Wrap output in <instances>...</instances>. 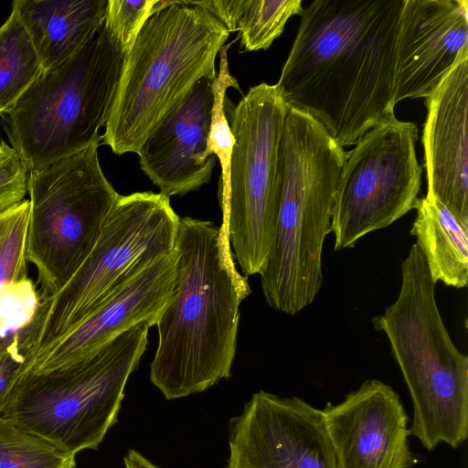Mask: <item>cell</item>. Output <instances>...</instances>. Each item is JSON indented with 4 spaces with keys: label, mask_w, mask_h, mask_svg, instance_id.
<instances>
[{
    "label": "cell",
    "mask_w": 468,
    "mask_h": 468,
    "mask_svg": "<svg viewBox=\"0 0 468 468\" xmlns=\"http://www.w3.org/2000/svg\"><path fill=\"white\" fill-rule=\"evenodd\" d=\"M405 0H314L276 90L340 146L395 117L397 43Z\"/></svg>",
    "instance_id": "obj_1"
},
{
    "label": "cell",
    "mask_w": 468,
    "mask_h": 468,
    "mask_svg": "<svg viewBox=\"0 0 468 468\" xmlns=\"http://www.w3.org/2000/svg\"><path fill=\"white\" fill-rule=\"evenodd\" d=\"M176 280L157 323L150 379L166 399L199 393L231 376L239 305L250 293L220 226L180 218Z\"/></svg>",
    "instance_id": "obj_2"
},
{
    "label": "cell",
    "mask_w": 468,
    "mask_h": 468,
    "mask_svg": "<svg viewBox=\"0 0 468 468\" xmlns=\"http://www.w3.org/2000/svg\"><path fill=\"white\" fill-rule=\"evenodd\" d=\"M346 159L344 148L312 115L287 107L279 150L276 233L260 278L265 301L294 315L323 284L324 242Z\"/></svg>",
    "instance_id": "obj_3"
},
{
    "label": "cell",
    "mask_w": 468,
    "mask_h": 468,
    "mask_svg": "<svg viewBox=\"0 0 468 468\" xmlns=\"http://www.w3.org/2000/svg\"><path fill=\"white\" fill-rule=\"evenodd\" d=\"M229 37L204 8L163 1L124 57L102 144L117 155L137 154L199 80L217 78L216 57Z\"/></svg>",
    "instance_id": "obj_4"
},
{
    "label": "cell",
    "mask_w": 468,
    "mask_h": 468,
    "mask_svg": "<svg viewBox=\"0 0 468 468\" xmlns=\"http://www.w3.org/2000/svg\"><path fill=\"white\" fill-rule=\"evenodd\" d=\"M426 260L413 243L401 262L396 301L372 318L383 332L413 403L410 435L432 451L468 436V357L453 344L435 298Z\"/></svg>",
    "instance_id": "obj_5"
},
{
    "label": "cell",
    "mask_w": 468,
    "mask_h": 468,
    "mask_svg": "<svg viewBox=\"0 0 468 468\" xmlns=\"http://www.w3.org/2000/svg\"><path fill=\"white\" fill-rule=\"evenodd\" d=\"M124 57L101 27L77 53L43 70L1 115L12 149L28 173L99 145Z\"/></svg>",
    "instance_id": "obj_6"
},
{
    "label": "cell",
    "mask_w": 468,
    "mask_h": 468,
    "mask_svg": "<svg viewBox=\"0 0 468 468\" xmlns=\"http://www.w3.org/2000/svg\"><path fill=\"white\" fill-rule=\"evenodd\" d=\"M154 324L139 323L88 356L47 373L27 370L2 416L75 456L97 449L116 422Z\"/></svg>",
    "instance_id": "obj_7"
},
{
    "label": "cell",
    "mask_w": 468,
    "mask_h": 468,
    "mask_svg": "<svg viewBox=\"0 0 468 468\" xmlns=\"http://www.w3.org/2000/svg\"><path fill=\"white\" fill-rule=\"evenodd\" d=\"M179 220L165 195H120L77 271L54 295L39 296L35 356L77 326L132 273L173 252Z\"/></svg>",
    "instance_id": "obj_8"
},
{
    "label": "cell",
    "mask_w": 468,
    "mask_h": 468,
    "mask_svg": "<svg viewBox=\"0 0 468 468\" xmlns=\"http://www.w3.org/2000/svg\"><path fill=\"white\" fill-rule=\"evenodd\" d=\"M225 110L234 137L221 229L246 275L260 274L272 247L279 214V150L287 106L275 85L251 87Z\"/></svg>",
    "instance_id": "obj_9"
},
{
    "label": "cell",
    "mask_w": 468,
    "mask_h": 468,
    "mask_svg": "<svg viewBox=\"0 0 468 468\" xmlns=\"http://www.w3.org/2000/svg\"><path fill=\"white\" fill-rule=\"evenodd\" d=\"M98 146L28 173L26 257L44 296L57 293L83 263L120 196L101 170Z\"/></svg>",
    "instance_id": "obj_10"
},
{
    "label": "cell",
    "mask_w": 468,
    "mask_h": 468,
    "mask_svg": "<svg viewBox=\"0 0 468 468\" xmlns=\"http://www.w3.org/2000/svg\"><path fill=\"white\" fill-rule=\"evenodd\" d=\"M418 128L395 117L370 129L346 153L331 219L334 249L353 248L414 209L421 183Z\"/></svg>",
    "instance_id": "obj_11"
},
{
    "label": "cell",
    "mask_w": 468,
    "mask_h": 468,
    "mask_svg": "<svg viewBox=\"0 0 468 468\" xmlns=\"http://www.w3.org/2000/svg\"><path fill=\"white\" fill-rule=\"evenodd\" d=\"M228 468H339L322 410L259 391L229 421Z\"/></svg>",
    "instance_id": "obj_12"
},
{
    "label": "cell",
    "mask_w": 468,
    "mask_h": 468,
    "mask_svg": "<svg viewBox=\"0 0 468 468\" xmlns=\"http://www.w3.org/2000/svg\"><path fill=\"white\" fill-rule=\"evenodd\" d=\"M176 280L174 250L122 281L77 326L37 354L28 370L47 373L68 367L139 323L155 325L172 298Z\"/></svg>",
    "instance_id": "obj_13"
},
{
    "label": "cell",
    "mask_w": 468,
    "mask_h": 468,
    "mask_svg": "<svg viewBox=\"0 0 468 468\" xmlns=\"http://www.w3.org/2000/svg\"><path fill=\"white\" fill-rule=\"evenodd\" d=\"M339 468H411L408 417L397 392L369 379L322 410Z\"/></svg>",
    "instance_id": "obj_14"
},
{
    "label": "cell",
    "mask_w": 468,
    "mask_h": 468,
    "mask_svg": "<svg viewBox=\"0 0 468 468\" xmlns=\"http://www.w3.org/2000/svg\"><path fill=\"white\" fill-rule=\"evenodd\" d=\"M468 51L467 0H405L394 102L430 97Z\"/></svg>",
    "instance_id": "obj_15"
},
{
    "label": "cell",
    "mask_w": 468,
    "mask_h": 468,
    "mask_svg": "<svg viewBox=\"0 0 468 468\" xmlns=\"http://www.w3.org/2000/svg\"><path fill=\"white\" fill-rule=\"evenodd\" d=\"M214 80H199L159 122L137 153L142 171L168 197L196 191L211 179L216 157H206L205 152Z\"/></svg>",
    "instance_id": "obj_16"
},
{
    "label": "cell",
    "mask_w": 468,
    "mask_h": 468,
    "mask_svg": "<svg viewBox=\"0 0 468 468\" xmlns=\"http://www.w3.org/2000/svg\"><path fill=\"white\" fill-rule=\"evenodd\" d=\"M426 100L422 131L428 197L468 226V51Z\"/></svg>",
    "instance_id": "obj_17"
},
{
    "label": "cell",
    "mask_w": 468,
    "mask_h": 468,
    "mask_svg": "<svg viewBox=\"0 0 468 468\" xmlns=\"http://www.w3.org/2000/svg\"><path fill=\"white\" fill-rule=\"evenodd\" d=\"M108 0H15L12 3L43 70L65 61L103 25Z\"/></svg>",
    "instance_id": "obj_18"
},
{
    "label": "cell",
    "mask_w": 468,
    "mask_h": 468,
    "mask_svg": "<svg viewBox=\"0 0 468 468\" xmlns=\"http://www.w3.org/2000/svg\"><path fill=\"white\" fill-rule=\"evenodd\" d=\"M410 234L417 239L433 281L462 289L468 282V226L439 200L419 198Z\"/></svg>",
    "instance_id": "obj_19"
},
{
    "label": "cell",
    "mask_w": 468,
    "mask_h": 468,
    "mask_svg": "<svg viewBox=\"0 0 468 468\" xmlns=\"http://www.w3.org/2000/svg\"><path fill=\"white\" fill-rule=\"evenodd\" d=\"M43 71L16 11L0 27V115L10 110Z\"/></svg>",
    "instance_id": "obj_20"
},
{
    "label": "cell",
    "mask_w": 468,
    "mask_h": 468,
    "mask_svg": "<svg viewBox=\"0 0 468 468\" xmlns=\"http://www.w3.org/2000/svg\"><path fill=\"white\" fill-rule=\"evenodd\" d=\"M0 468H76L75 456L0 416Z\"/></svg>",
    "instance_id": "obj_21"
},
{
    "label": "cell",
    "mask_w": 468,
    "mask_h": 468,
    "mask_svg": "<svg viewBox=\"0 0 468 468\" xmlns=\"http://www.w3.org/2000/svg\"><path fill=\"white\" fill-rule=\"evenodd\" d=\"M302 0H245L238 21L240 46L246 51L268 49L289 18L303 13Z\"/></svg>",
    "instance_id": "obj_22"
},
{
    "label": "cell",
    "mask_w": 468,
    "mask_h": 468,
    "mask_svg": "<svg viewBox=\"0 0 468 468\" xmlns=\"http://www.w3.org/2000/svg\"><path fill=\"white\" fill-rule=\"evenodd\" d=\"M231 44L224 45L219 50V70L213 82V106L211 122L205 156L214 155L219 161L221 176L218 198L223 199L229 191L230 160L234 137L225 110L227 90L230 87L240 90L238 80L230 74L228 62V49Z\"/></svg>",
    "instance_id": "obj_23"
},
{
    "label": "cell",
    "mask_w": 468,
    "mask_h": 468,
    "mask_svg": "<svg viewBox=\"0 0 468 468\" xmlns=\"http://www.w3.org/2000/svg\"><path fill=\"white\" fill-rule=\"evenodd\" d=\"M29 200L0 216V292L27 282V231Z\"/></svg>",
    "instance_id": "obj_24"
},
{
    "label": "cell",
    "mask_w": 468,
    "mask_h": 468,
    "mask_svg": "<svg viewBox=\"0 0 468 468\" xmlns=\"http://www.w3.org/2000/svg\"><path fill=\"white\" fill-rule=\"evenodd\" d=\"M27 319L16 328H0V416L10 394L35 356V327Z\"/></svg>",
    "instance_id": "obj_25"
},
{
    "label": "cell",
    "mask_w": 468,
    "mask_h": 468,
    "mask_svg": "<svg viewBox=\"0 0 468 468\" xmlns=\"http://www.w3.org/2000/svg\"><path fill=\"white\" fill-rule=\"evenodd\" d=\"M160 0H108L103 28L124 55L133 48L148 18L162 5Z\"/></svg>",
    "instance_id": "obj_26"
},
{
    "label": "cell",
    "mask_w": 468,
    "mask_h": 468,
    "mask_svg": "<svg viewBox=\"0 0 468 468\" xmlns=\"http://www.w3.org/2000/svg\"><path fill=\"white\" fill-rule=\"evenodd\" d=\"M28 172L12 147L0 157V216L24 200Z\"/></svg>",
    "instance_id": "obj_27"
},
{
    "label": "cell",
    "mask_w": 468,
    "mask_h": 468,
    "mask_svg": "<svg viewBox=\"0 0 468 468\" xmlns=\"http://www.w3.org/2000/svg\"><path fill=\"white\" fill-rule=\"evenodd\" d=\"M204 8L219 20L228 31H237L238 21L244 9L245 0L186 1Z\"/></svg>",
    "instance_id": "obj_28"
},
{
    "label": "cell",
    "mask_w": 468,
    "mask_h": 468,
    "mask_svg": "<svg viewBox=\"0 0 468 468\" xmlns=\"http://www.w3.org/2000/svg\"><path fill=\"white\" fill-rule=\"evenodd\" d=\"M125 468H158L135 450H129L124 456Z\"/></svg>",
    "instance_id": "obj_29"
},
{
    "label": "cell",
    "mask_w": 468,
    "mask_h": 468,
    "mask_svg": "<svg viewBox=\"0 0 468 468\" xmlns=\"http://www.w3.org/2000/svg\"><path fill=\"white\" fill-rule=\"evenodd\" d=\"M8 147L9 146L4 141L0 143V157L5 154Z\"/></svg>",
    "instance_id": "obj_30"
},
{
    "label": "cell",
    "mask_w": 468,
    "mask_h": 468,
    "mask_svg": "<svg viewBox=\"0 0 468 468\" xmlns=\"http://www.w3.org/2000/svg\"><path fill=\"white\" fill-rule=\"evenodd\" d=\"M228 468V467H227Z\"/></svg>",
    "instance_id": "obj_31"
}]
</instances>
